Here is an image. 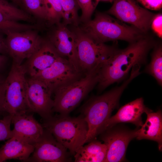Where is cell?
Masks as SVG:
<instances>
[{
  "instance_id": "obj_27",
  "label": "cell",
  "mask_w": 162,
  "mask_h": 162,
  "mask_svg": "<svg viewBox=\"0 0 162 162\" xmlns=\"http://www.w3.org/2000/svg\"><path fill=\"white\" fill-rule=\"evenodd\" d=\"M93 0H77L80 8L81 9L80 20L85 23L90 20V18L96 6Z\"/></svg>"
},
{
  "instance_id": "obj_12",
  "label": "cell",
  "mask_w": 162,
  "mask_h": 162,
  "mask_svg": "<svg viewBox=\"0 0 162 162\" xmlns=\"http://www.w3.org/2000/svg\"><path fill=\"white\" fill-rule=\"evenodd\" d=\"M34 146L33 154L26 161L65 162L71 160L70 157L71 154L69 151L44 128L42 135Z\"/></svg>"
},
{
  "instance_id": "obj_15",
  "label": "cell",
  "mask_w": 162,
  "mask_h": 162,
  "mask_svg": "<svg viewBox=\"0 0 162 162\" xmlns=\"http://www.w3.org/2000/svg\"><path fill=\"white\" fill-rule=\"evenodd\" d=\"M151 111L144 105L142 98H137L122 106L115 115L110 117L100 127L97 135L119 123H131L141 127L143 124L142 114Z\"/></svg>"
},
{
  "instance_id": "obj_32",
  "label": "cell",
  "mask_w": 162,
  "mask_h": 162,
  "mask_svg": "<svg viewBox=\"0 0 162 162\" xmlns=\"http://www.w3.org/2000/svg\"><path fill=\"white\" fill-rule=\"evenodd\" d=\"M8 54L5 40L0 35V54L2 55Z\"/></svg>"
},
{
  "instance_id": "obj_28",
  "label": "cell",
  "mask_w": 162,
  "mask_h": 162,
  "mask_svg": "<svg viewBox=\"0 0 162 162\" xmlns=\"http://www.w3.org/2000/svg\"><path fill=\"white\" fill-rule=\"evenodd\" d=\"M12 116L8 114L0 118V142L8 140L13 136L10 129Z\"/></svg>"
},
{
  "instance_id": "obj_26",
  "label": "cell",
  "mask_w": 162,
  "mask_h": 162,
  "mask_svg": "<svg viewBox=\"0 0 162 162\" xmlns=\"http://www.w3.org/2000/svg\"><path fill=\"white\" fill-rule=\"evenodd\" d=\"M26 11L41 20H47V13L43 0H20Z\"/></svg>"
},
{
  "instance_id": "obj_6",
  "label": "cell",
  "mask_w": 162,
  "mask_h": 162,
  "mask_svg": "<svg viewBox=\"0 0 162 162\" xmlns=\"http://www.w3.org/2000/svg\"><path fill=\"white\" fill-rule=\"evenodd\" d=\"M74 32L76 38V46L79 67L84 74L102 66L117 50L115 47L97 42L80 28Z\"/></svg>"
},
{
  "instance_id": "obj_13",
  "label": "cell",
  "mask_w": 162,
  "mask_h": 162,
  "mask_svg": "<svg viewBox=\"0 0 162 162\" xmlns=\"http://www.w3.org/2000/svg\"><path fill=\"white\" fill-rule=\"evenodd\" d=\"M85 74L78 71L66 58L59 57L49 67L33 77L53 90L57 87L77 80Z\"/></svg>"
},
{
  "instance_id": "obj_24",
  "label": "cell",
  "mask_w": 162,
  "mask_h": 162,
  "mask_svg": "<svg viewBox=\"0 0 162 162\" xmlns=\"http://www.w3.org/2000/svg\"><path fill=\"white\" fill-rule=\"evenodd\" d=\"M0 11L17 21L32 22L33 20L32 17L26 12L5 0H0Z\"/></svg>"
},
{
  "instance_id": "obj_10",
  "label": "cell",
  "mask_w": 162,
  "mask_h": 162,
  "mask_svg": "<svg viewBox=\"0 0 162 162\" xmlns=\"http://www.w3.org/2000/svg\"><path fill=\"white\" fill-rule=\"evenodd\" d=\"M27 80L26 101L29 111L38 114L43 120L50 118L53 112L52 90L43 81L33 77Z\"/></svg>"
},
{
  "instance_id": "obj_17",
  "label": "cell",
  "mask_w": 162,
  "mask_h": 162,
  "mask_svg": "<svg viewBox=\"0 0 162 162\" xmlns=\"http://www.w3.org/2000/svg\"><path fill=\"white\" fill-rule=\"evenodd\" d=\"M61 56L49 41L44 40L37 51L28 59L25 67L33 77L49 67Z\"/></svg>"
},
{
  "instance_id": "obj_9",
  "label": "cell",
  "mask_w": 162,
  "mask_h": 162,
  "mask_svg": "<svg viewBox=\"0 0 162 162\" xmlns=\"http://www.w3.org/2000/svg\"><path fill=\"white\" fill-rule=\"evenodd\" d=\"M107 13L132 24L142 33L148 30L154 14L140 7L134 0H114Z\"/></svg>"
},
{
  "instance_id": "obj_8",
  "label": "cell",
  "mask_w": 162,
  "mask_h": 162,
  "mask_svg": "<svg viewBox=\"0 0 162 162\" xmlns=\"http://www.w3.org/2000/svg\"><path fill=\"white\" fill-rule=\"evenodd\" d=\"M30 30L10 32L5 40L8 54L13 63L20 65L25 59H28L39 49L43 40L37 31Z\"/></svg>"
},
{
  "instance_id": "obj_34",
  "label": "cell",
  "mask_w": 162,
  "mask_h": 162,
  "mask_svg": "<svg viewBox=\"0 0 162 162\" xmlns=\"http://www.w3.org/2000/svg\"><path fill=\"white\" fill-rule=\"evenodd\" d=\"M113 0H94V4L95 6H96L98 4V2L101 1H109L112 2Z\"/></svg>"
},
{
  "instance_id": "obj_18",
  "label": "cell",
  "mask_w": 162,
  "mask_h": 162,
  "mask_svg": "<svg viewBox=\"0 0 162 162\" xmlns=\"http://www.w3.org/2000/svg\"><path fill=\"white\" fill-rule=\"evenodd\" d=\"M147 118L141 128L137 129V139H147L156 142L158 149L162 148V113L159 110L156 112L152 111L146 113Z\"/></svg>"
},
{
  "instance_id": "obj_14",
  "label": "cell",
  "mask_w": 162,
  "mask_h": 162,
  "mask_svg": "<svg viewBox=\"0 0 162 162\" xmlns=\"http://www.w3.org/2000/svg\"><path fill=\"white\" fill-rule=\"evenodd\" d=\"M57 25L49 41L61 56L67 58L78 71L82 72L79 67L75 34L63 24Z\"/></svg>"
},
{
  "instance_id": "obj_31",
  "label": "cell",
  "mask_w": 162,
  "mask_h": 162,
  "mask_svg": "<svg viewBox=\"0 0 162 162\" xmlns=\"http://www.w3.org/2000/svg\"><path fill=\"white\" fill-rule=\"evenodd\" d=\"M5 84L4 82L0 83V113L4 112L3 106L4 100Z\"/></svg>"
},
{
  "instance_id": "obj_11",
  "label": "cell",
  "mask_w": 162,
  "mask_h": 162,
  "mask_svg": "<svg viewBox=\"0 0 162 162\" xmlns=\"http://www.w3.org/2000/svg\"><path fill=\"white\" fill-rule=\"evenodd\" d=\"M137 129L132 130L124 127L114 126L99 134L100 139L107 147L105 162H119L125 160L128 146L136 138Z\"/></svg>"
},
{
  "instance_id": "obj_23",
  "label": "cell",
  "mask_w": 162,
  "mask_h": 162,
  "mask_svg": "<svg viewBox=\"0 0 162 162\" xmlns=\"http://www.w3.org/2000/svg\"><path fill=\"white\" fill-rule=\"evenodd\" d=\"M63 12L64 25L79 23L78 11L80 8L77 0H60Z\"/></svg>"
},
{
  "instance_id": "obj_33",
  "label": "cell",
  "mask_w": 162,
  "mask_h": 162,
  "mask_svg": "<svg viewBox=\"0 0 162 162\" xmlns=\"http://www.w3.org/2000/svg\"><path fill=\"white\" fill-rule=\"evenodd\" d=\"M5 60V57L3 55L0 54V66L3 63Z\"/></svg>"
},
{
  "instance_id": "obj_16",
  "label": "cell",
  "mask_w": 162,
  "mask_h": 162,
  "mask_svg": "<svg viewBox=\"0 0 162 162\" xmlns=\"http://www.w3.org/2000/svg\"><path fill=\"white\" fill-rule=\"evenodd\" d=\"M29 112L12 116V123L14 125L13 136L34 146L42 135L44 128Z\"/></svg>"
},
{
  "instance_id": "obj_3",
  "label": "cell",
  "mask_w": 162,
  "mask_h": 162,
  "mask_svg": "<svg viewBox=\"0 0 162 162\" xmlns=\"http://www.w3.org/2000/svg\"><path fill=\"white\" fill-rule=\"evenodd\" d=\"M42 125L74 156L86 143L88 126L82 115L52 116L44 120Z\"/></svg>"
},
{
  "instance_id": "obj_5",
  "label": "cell",
  "mask_w": 162,
  "mask_h": 162,
  "mask_svg": "<svg viewBox=\"0 0 162 162\" xmlns=\"http://www.w3.org/2000/svg\"><path fill=\"white\" fill-rule=\"evenodd\" d=\"M80 29L94 40L102 43L122 40L130 43L142 36V33L134 27L128 26L100 13L96 14L93 20L84 23Z\"/></svg>"
},
{
  "instance_id": "obj_21",
  "label": "cell",
  "mask_w": 162,
  "mask_h": 162,
  "mask_svg": "<svg viewBox=\"0 0 162 162\" xmlns=\"http://www.w3.org/2000/svg\"><path fill=\"white\" fill-rule=\"evenodd\" d=\"M39 28L36 25L20 23L0 11V32L6 35L10 32L37 30Z\"/></svg>"
},
{
  "instance_id": "obj_35",
  "label": "cell",
  "mask_w": 162,
  "mask_h": 162,
  "mask_svg": "<svg viewBox=\"0 0 162 162\" xmlns=\"http://www.w3.org/2000/svg\"><path fill=\"white\" fill-rule=\"evenodd\" d=\"M15 4L18 5H21V3L20 0H11Z\"/></svg>"
},
{
  "instance_id": "obj_19",
  "label": "cell",
  "mask_w": 162,
  "mask_h": 162,
  "mask_svg": "<svg viewBox=\"0 0 162 162\" xmlns=\"http://www.w3.org/2000/svg\"><path fill=\"white\" fill-rule=\"evenodd\" d=\"M34 150L33 146L13 136L0 148V162L12 159L26 161Z\"/></svg>"
},
{
  "instance_id": "obj_25",
  "label": "cell",
  "mask_w": 162,
  "mask_h": 162,
  "mask_svg": "<svg viewBox=\"0 0 162 162\" xmlns=\"http://www.w3.org/2000/svg\"><path fill=\"white\" fill-rule=\"evenodd\" d=\"M47 13V20L51 24H58L63 12L60 0H43Z\"/></svg>"
},
{
  "instance_id": "obj_4",
  "label": "cell",
  "mask_w": 162,
  "mask_h": 162,
  "mask_svg": "<svg viewBox=\"0 0 162 162\" xmlns=\"http://www.w3.org/2000/svg\"><path fill=\"white\" fill-rule=\"evenodd\" d=\"M101 68H95L79 79L56 88L53 93V112L68 115L98 84Z\"/></svg>"
},
{
  "instance_id": "obj_30",
  "label": "cell",
  "mask_w": 162,
  "mask_h": 162,
  "mask_svg": "<svg viewBox=\"0 0 162 162\" xmlns=\"http://www.w3.org/2000/svg\"><path fill=\"white\" fill-rule=\"evenodd\" d=\"M146 8L158 10L162 7V0H136Z\"/></svg>"
},
{
  "instance_id": "obj_29",
  "label": "cell",
  "mask_w": 162,
  "mask_h": 162,
  "mask_svg": "<svg viewBox=\"0 0 162 162\" xmlns=\"http://www.w3.org/2000/svg\"><path fill=\"white\" fill-rule=\"evenodd\" d=\"M152 28L156 34L160 38L162 37V15L161 14L154 16L151 21Z\"/></svg>"
},
{
  "instance_id": "obj_2",
  "label": "cell",
  "mask_w": 162,
  "mask_h": 162,
  "mask_svg": "<svg viewBox=\"0 0 162 162\" xmlns=\"http://www.w3.org/2000/svg\"><path fill=\"white\" fill-rule=\"evenodd\" d=\"M139 74L138 70L132 69L129 78L120 86L101 95L92 97L84 104L81 113L88 126L86 143L95 139L100 127L110 117L113 110L118 106L120 97L124 90Z\"/></svg>"
},
{
  "instance_id": "obj_1",
  "label": "cell",
  "mask_w": 162,
  "mask_h": 162,
  "mask_svg": "<svg viewBox=\"0 0 162 162\" xmlns=\"http://www.w3.org/2000/svg\"><path fill=\"white\" fill-rule=\"evenodd\" d=\"M153 45L151 40L142 36L126 48L117 50L100 68L98 91L101 92L111 84L122 80L135 65L144 63Z\"/></svg>"
},
{
  "instance_id": "obj_22",
  "label": "cell",
  "mask_w": 162,
  "mask_h": 162,
  "mask_svg": "<svg viewBox=\"0 0 162 162\" xmlns=\"http://www.w3.org/2000/svg\"><path fill=\"white\" fill-rule=\"evenodd\" d=\"M146 71L154 77L159 85L162 84V49L161 45L155 48L151 61L146 69Z\"/></svg>"
},
{
  "instance_id": "obj_7",
  "label": "cell",
  "mask_w": 162,
  "mask_h": 162,
  "mask_svg": "<svg viewBox=\"0 0 162 162\" xmlns=\"http://www.w3.org/2000/svg\"><path fill=\"white\" fill-rule=\"evenodd\" d=\"M27 72L25 66L13 63L4 82V111L12 116L29 112L26 101L27 79L25 75Z\"/></svg>"
},
{
  "instance_id": "obj_20",
  "label": "cell",
  "mask_w": 162,
  "mask_h": 162,
  "mask_svg": "<svg viewBox=\"0 0 162 162\" xmlns=\"http://www.w3.org/2000/svg\"><path fill=\"white\" fill-rule=\"evenodd\" d=\"M107 147L104 143L95 139L82 146L74 155L75 162H105Z\"/></svg>"
}]
</instances>
